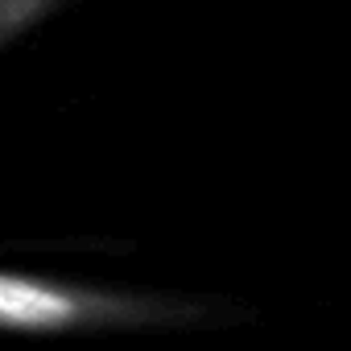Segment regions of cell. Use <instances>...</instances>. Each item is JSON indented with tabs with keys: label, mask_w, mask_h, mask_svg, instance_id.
Masks as SVG:
<instances>
[{
	"label": "cell",
	"mask_w": 351,
	"mask_h": 351,
	"mask_svg": "<svg viewBox=\"0 0 351 351\" xmlns=\"http://www.w3.org/2000/svg\"><path fill=\"white\" fill-rule=\"evenodd\" d=\"M71 314H75L71 298L0 273V326H62L71 322Z\"/></svg>",
	"instance_id": "6da1fadb"
}]
</instances>
